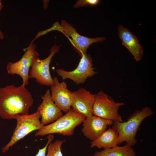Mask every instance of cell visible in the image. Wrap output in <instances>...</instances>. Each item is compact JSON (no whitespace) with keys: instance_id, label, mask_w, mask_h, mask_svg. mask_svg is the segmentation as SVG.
<instances>
[{"instance_id":"obj_14","label":"cell","mask_w":156,"mask_h":156,"mask_svg":"<svg viewBox=\"0 0 156 156\" xmlns=\"http://www.w3.org/2000/svg\"><path fill=\"white\" fill-rule=\"evenodd\" d=\"M118 30L122 44L131 52L136 61L141 60L143 50L137 37L122 25H118Z\"/></svg>"},{"instance_id":"obj_12","label":"cell","mask_w":156,"mask_h":156,"mask_svg":"<svg viewBox=\"0 0 156 156\" xmlns=\"http://www.w3.org/2000/svg\"><path fill=\"white\" fill-rule=\"evenodd\" d=\"M41 98L42 101L38 107L37 111L41 116V124L44 126L55 121L63 114L52 99L49 89Z\"/></svg>"},{"instance_id":"obj_8","label":"cell","mask_w":156,"mask_h":156,"mask_svg":"<svg viewBox=\"0 0 156 156\" xmlns=\"http://www.w3.org/2000/svg\"><path fill=\"white\" fill-rule=\"evenodd\" d=\"M60 47L55 44L50 49V54L46 58L41 59L38 57L34 61L29 71V78H34L40 84L51 86L54 81L50 74L49 66L54 55L59 52Z\"/></svg>"},{"instance_id":"obj_18","label":"cell","mask_w":156,"mask_h":156,"mask_svg":"<svg viewBox=\"0 0 156 156\" xmlns=\"http://www.w3.org/2000/svg\"><path fill=\"white\" fill-rule=\"evenodd\" d=\"M100 1L99 0H79L73 6L74 8L87 6L88 5H95L98 4Z\"/></svg>"},{"instance_id":"obj_3","label":"cell","mask_w":156,"mask_h":156,"mask_svg":"<svg viewBox=\"0 0 156 156\" xmlns=\"http://www.w3.org/2000/svg\"><path fill=\"white\" fill-rule=\"evenodd\" d=\"M54 30L59 31L65 35L81 57L82 54L87 53V50L91 44L102 42L106 39L104 37L90 38L81 36L77 32L72 25L65 20H62L60 24L58 22L54 23L49 28L38 32L36 37L39 38Z\"/></svg>"},{"instance_id":"obj_17","label":"cell","mask_w":156,"mask_h":156,"mask_svg":"<svg viewBox=\"0 0 156 156\" xmlns=\"http://www.w3.org/2000/svg\"><path fill=\"white\" fill-rule=\"evenodd\" d=\"M65 140H57L53 142H51L47 148L46 156H64L61 151L62 144Z\"/></svg>"},{"instance_id":"obj_16","label":"cell","mask_w":156,"mask_h":156,"mask_svg":"<svg viewBox=\"0 0 156 156\" xmlns=\"http://www.w3.org/2000/svg\"><path fill=\"white\" fill-rule=\"evenodd\" d=\"M135 155L131 146L126 144L123 146L117 145L110 148L96 152L93 156H135Z\"/></svg>"},{"instance_id":"obj_11","label":"cell","mask_w":156,"mask_h":156,"mask_svg":"<svg viewBox=\"0 0 156 156\" xmlns=\"http://www.w3.org/2000/svg\"><path fill=\"white\" fill-rule=\"evenodd\" d=\"M53 79L54 84L51 86L52 99L61 111L66 113L71 108V91L68 89L66 84L64 81L60 82L56 77Z\"/></svg>"},{"instance_id":"obj_7","label":"cell","mask_w":156,"mask_h":156,"mask_svg":"<svg viewBox=\"0 0 156 156\" xmlns=\"http://www.w3.org/2000/svg\"><path fill=\"white\" fill-rule=\"evenodd\" d=\"M36 48V45L34 42H31L19 60L14 62H10L6 66L8 73L20 76L23 80L22 84L25 86L29 83L30 68L35 60L39 57Z\"/></svg>"},{"instance_id":"obj_5","label":"cell","mask_w":156,"mask_h":156,"mask_svg":"<svg viewBox=\"0 0 156 156\" xmlns=\"http://www.w3.org/2000/svg\"><path fill=\"white\" fill-rule=\"evenodd\" d=\"M15 117L16 125L10 141L2 148L3 153L8 151L17 142L31 132L38 130L44 126L41 124L40 120L41 116L38 111L30 114H16Z\"/></svg>"},{"instance_id":"obj_13","label":"cell","mask_w":156,"mask_h":156,"mask_svg":"<svg viewBox=\"0 0 156 156\" xmlns=\"http://www.w3.org/2000/svg\"><path fill=\"white\" fill-rule=\"evenodd\" d=\"M82 123L81 130L84 135L92 141L106 130L108 126L112 125L113 121L93 115L85 118Z\"/></svg>"},{"instance_id":"obj_10","label":"cell","mask_w":156,"mask_h":156,"mask_svg":"<svg viewBox=\"0 0 156 156\" xmlns=\"http://www.w3.org/2000/svg\"><path fill=\"white\" fill-rule=\"evenodd\" d=\"M71 107L73 110L86 118L93 115L92 109L95 94H91L83 88L71 92Z\"/></svg>"},{"instance_id":"obj_6","label":"cell","mask_w":156,"mask_h":156,"mask_svg":"<svg viewBox=\"0 0 156 156\" xmlns=\"http://www.w3.org/2000/svg\"><path fill=\"white\" fill-rule=\"evenodd\" d=\"M124 105L123 102L115 101L111 96L101 90L95 94L92 114L113 122H122V117L118 111L120 107Z\"/></svg>"},{"instance_id":"obj_4","label":"cell","mask_w":156,"mask_h":156,"mask_svg":"<svg viewBox=\"0 0 156 156\" xmlns=\"http://www.w3.org/2000/svg\"><path fill=\"white\" fill-rule=\"evenodd\" d=\"M86 117L75 111L72 108L52 123L44 125L38 130L35 136H44L47 135L58 133L70 136L74 133V129L82 123Z\"/></svg>"},{"instance_id":"obj_19","label":"cell","mask_w":156,"mask_h":156,"mask_svg":"<svg viewBox=\"0 0 156 156\" xmlns=\"http://www.w3.org/2000/svg\"><path fill=\"white\" fill-rule=\"evenodd\" d=\"M47 138L48 139V140L47 144L43 148L38 149V152L35 156H46L48 146L49 143L52 141L54 139V136L52 134H50L49 135Z\"/></svg>"},{"instance_id":"obj_22","label":"cell","mask_w":156,"mask_h":156,"mask_svg":"<svg viewBox=\"0 0 156 156\" xmlns=\"http://www.w3.org/2000/svg\"><path fill=\"white\" fill-rule=\"evenodd\" d=\"M1 2V0H0V3Z\"/></svg>"},{"instance_id":"obj_20","label":"cell","mask_w":156,"mask_h":156,"mask_svg":"<svg viewBox=\"0 0 156 156\" xmlns=\"http://www.w3.org/2000/svg\"><path fill=\"white\" fill-rule=\"evenodd\" d=\"M4 38V36L3 33L0 30V39L3 40Z\"/></svg>"},{"instance_id":"obj_9","label":"cell","mask_w":156,"mask_h":156,"mask_svg":"<svg viewBox=\"0 0 156 156\" xmlns=\"http://www.w3.org/2000/svg\"><path fill=\"white\" fill-rule=\"evenodd\" d=\"M95 69L91 56L86 53L82 54L79 64L74 70L67 71L60 68L57 69L56 72L63 79H70L78 85L84 83L87 78L97 74Z\"/></svg>"},{"instance_id":"obj_21","label":"cell","mask_w":156,"mask_h":156,"mask_svg":"<svg viewBox=\"0 0 156 156\" xmlns=\"http://www.w3.org/2000/svg\"><path fill=\"white\" fill-rule=\"evenodd\" d=\"M3 7V5L2 4L1 2L0 3V11L1 10Z\"/></svg>"},{"instance_id":"obj_15","label":"cell","mask_w":156,"mask_h":156,"mask_svg":"<svg viewBox=\"0 0 156 156\" xmlns=\"http://www.w3.org/2000/svg\"><path fill=\"white\" fill-rule=\"evenodd\" d=\"M118 134L114 128L109 127L100 136L91 142L90 147L109 149L118 145Z\"/></svg>"},{"instance_id":"obj_2","label":"cell","mask_w":156,"mask_h":156,"mask_svg":"<svg viewBox=\"0 0 156 156\" xmlns=\"http://www.w3.org/2000/svg\"><path fill=\"white\" fill-rule=\"evenodd\" d=\"M153 114L152 109L146 106L141 110H136L126 121L113 122L112 127L118 134V145L126 142V144L131 146L135 145L137 142L135 136L140 124L145 118Z\"/></svg>"},{"instance_id":"obj_1","label":"cell","mask_w":156,"mask_h":156,"mask_svg":"<svg viewBox=\"0 0 156 156\" xmlns=\"http://www.w3.org/2000/svg\"><path fill=\"white\" fill-rule=\"evenodd\" d=\"M22 84H12L0 88V117L3 119H15L18 114H28L34 100L30 92Z\"/></svg>"}]
</instances>
